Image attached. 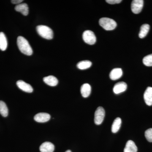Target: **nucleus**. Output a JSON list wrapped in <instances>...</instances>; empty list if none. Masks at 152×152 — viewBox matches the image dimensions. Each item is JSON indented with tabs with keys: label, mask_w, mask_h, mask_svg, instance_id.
I'll return each mask as SVG.
<instances>
[{
	"label": "nucleus",
	"mask_w": 152,
	"mask_h": 152,
	"mask_svg": "<svg viewBox=\"0 0 152 152\" xmlns=\"http://www.w3.org/2000/svg\"><path fill=\"white\" fill-rule=\"evenodd\" d=\"M17 44L19 50L23 53L29 56L32 55V49L28 41L24 37L21 36L18 37Z\"/></svg>",
	"instance_id": "nucleus-1"
},
{
	"label": "nucleus",
	"mask_w": 152,
	"mask_h": 152,
	"mask_svg": "<svg viewBox=\"0 0 152 152\" xmlns=\"http://www.w3.org/2000/svg\"><path fill=\"white\" fill-rule=\"evenodd\" d=\"M37 33L42 37L47 39H52L53 38V30L47 26L39 25L37 27Z\"/></svg>",
	"instance_id": "nucleus-2"
},
{
	"label": "nucleus",
	"mask_w": 152,
	"mask_h": 152,
	"mask_svg": "<svg viewBox=\"0 0 152 152\" xmlns=\"http://www.w3.org/2000/svg\"><path fill=\"white\" fill-rule=\"evenodd\" d=\"M99 24L104 29L111 31L115 28L117 26L116 22L113 19L109 18H102L99 20Z\"/></svg>",
	"instance_id": "nucleus-3"
},
{
	"label": "nucleus",
	"mask_w": 152,
	"mask_h": 152,
	"mask_svg": "<svg viewBox=\"0 0 152 152\" xmlns=\"http://www.w3.org/2000/svg\"><path fill=\"white\" fill-rule=\"evenodd\" d=\"M83 38L86 43L90 45H94L96 41L94 33L92 31L87 30L83 33Z\"/></svg>",
	"instance_id": "nucleus-4"
},
{
	"label": "nucleus",
	"mask_w": 152,
	"mask_h": 152,
	"mask_svg": "<svg viewBox=\"0 0 152 152\" xmlns=\"http://www.w3.org/2000/svg\"><path fill=\"white\" fill-rule=\"evenodd\" d=\"M105 113L104 110L102 107H98L94 115V123L96 125H100L102 123L105 117Z\"/></svg>",
	"instance_id": "nucleus-5"
},
{
	"label": "nucleus",
	"mask_w": 152,
	"mask_h": 152,
	"mask_svg": "<svg viewBox=\"0 0 152 152\" xmlns=\"http://www.w3.org/2000/svg\"><path fill=\"white\" fill-rule=\"evenodd\" d=\"M144 1L134 0L131 4V10L134 13L137 14L141 12L143 7Z\"/></svg>",
	"instance_id": "nucleus-6"
},
{
	"label": "nucleus",
	"mask_w": 152,
	"mask_h": 152,
	"mask_svg": "<svg viewBox=\"0 0 152 152\" xmlns=\"http://www.w3.org/2000/svg\"><path fill=\"white\" fill-rule=\"evenodd\" d=\"M17 85L19 88L26 92L31 93L33 91V88L31 86L23 81L21 80L18 81L17 82Z\"/></svg>",
	"instance_id": "nucleus-7"
},
{
	"label": "nucleus",
	"mask_w": 152,
	"mask_h": 152,
	"mask_svg": "<svg viewBox=\"0 0 152 152\" xmlns=\"http://www.w3.org/2000/svg\"><path fill=\"white\" fill-rule=\"evenodd\" d=\"M127 88V85L125 82H119L114 86L113 91L115 94H119L125 91Z\"/></svg>",
	"instance_id": "nucleus-8"
},
{
	"label": "nucleus",
	"mask_w": 152,
	"mask_h": 152,
	"mask_svg": "<svg viewBox=\"0 0 152 152\" xmlns=\"http://www.w3.org/2000/svg\"><path fill=\"white\" fill-rule=\"evenodd\" d=\"M34 119L37 122H47L50 119V115L47 113H39L35 116Z\"/></svg>",
	"instance_id": "nucleus-9"
},
{
	"label": "nucleus",
	"mask_w": 152,
	"mask_h": 152,
	"mask_svg": "<svg viewBox=\"0 0 152 152\" xmlns=\"http://www.w3.org/2000/svg\"><path fill=\"white\" fill-rule=\"evenodd\" d=\"M144 99L145 102L148 105H152V88H147L144 94Z\"/></svg>",
	"instance_id": "nucleus-10"
},
{
	"label": "nucleus",
	"mask_w": 152,
	"mask_h": 152,
	"mask_svg": "<svg viewBox=\"0 0 152 152\" xmlns=\"http://www.w3.org/2000/svg\"><path fill=\"white\" fill-rule=\"evenodd\" d=\"M39 150L41 152H53L55 146L51 142H45L41 145Z\"/></svg>",
	"instance_id": "nucleus-11"
},
{
	"label": "nucleus",
	"mask_w": 152,
	"mask_h": 152,
	"mask_svg": "<svg viewBox=\"0 0 152 152\" xmlns=\"http://www.w3.org/2000/svg\"><path fill=\"white\" fill-rule=\"evenodd\" d=\"M123 75V71L121 68H115L112 70L110 74V78L113 80L120 79Z\"/></svg>",
	"instance_id": "nucleus-12"
},
{
	"label": "nucleus",
	"mask_w": 152,
	"mask_h": 152,
	"mask_svg": "<svg viewBox=\"0 0 152 152\" xmlns=\"http://www.w3.org/2000/svg\"><path fill=\"white\" fill-rule=\"evenodd\" d=\"M15 10L18 12L21 13L23 15H28L29 13V8L28 5L26 3L20 4L15 7Z\"/></svg>",
	"instance_id": "nucleus-13"
},
{
	"label": "nucleus",
	"mask_w": 152,
	"mask_h": 152,
	"mask_svg": "<svg viewBox=\"0 0 152 152\" xmlns=\"http://www.w3.org/2000/svg\"><path fill=\"white\" fill-rule=\"evenodd\" d=\"M43 81L47 85L53 87L56 86L58 83V79L54 76L52 75L45 77L44 78Z\"/></svg>",
	"instance_id": "nucleus-14"
},
{
	"label": "nucleus",
	"mask_w": 152,
	"mask_h": 152,
	"mask_svg": "<svg viewBox=\"0 0 152 152\" xmlns=\"http://www.w3.org/2000/svg\"><path fill=\"white\" fill-rule=\"evenodd\" d=\"M81 93L83 97H88L91 94V88L89 84L85 83L81 87Z\"/></svg>",
	"instance_id": "nucleus-15"
},
{
	"label": "nucleus",
	"mask_w": 152,
	"mask_h": 152,
	"mask_svg": "<svg viewBox=\"0 0 152 152\" xmlns=\"http://www.w3.org/2000/svg\"><path fill=\"white\" fill-rule=\"evenodd\" d=\"M137 148L133 141L129 140L126 144L124 152H137Z\"/></svg>",
	"instance_id": "nucleus-16"
},
{
	"label": "nucleus",
	"mask_w": 152,
	"mask_h": 152,
	"mask_svg": "<svg viewBox=\"0 0 152 152\" xmlns=\"http://www.w3.org/2000/svg\"><path fill=\"white\" fill-rule=\"evenodd\" d=\"M7 41L4 33L0 32V50L5 51L7 48Z\"/></svg>",
	"instance_id": "nucleus-17"
},
{
	"label": "nucleus",
	"mask_w": 152,
	"mask_h": 152,
	"mask_svg": "<svg viewBox=\"0 0 152 152\" xmlns=\"http://www.w3.org/2000/svg\"><path fill=\"white\" fill-rule=\"evenodd\" d=\"M122 121L121 118H117L114 120L112 126V132L113 133H117L119 130L121 125Z\"/></svg>",
	"instance_id": "nucleus-18"
},
{
	"label": "nucleus",
	"mask_w": 152,
	"mask_h": 152,
	"mask_svg": "<svg viewBox=\"0 0 152 152\" xmlns=\"http://www.w3.org/2000/svg\"><path fill=\"white\" fill-rule=\"evenodd\" d=\"M150 26L147 24L142 25L140 28V33H139V37L141 39L145 38L147 36L150 30Z\"/></svg>",
	"instance_id": "nucleus-19"
},
{
	"label": "nucleus",
	"mask_w": 152,
	"mask_h": 152,
	"mask_svg": "<svg viewBox=\"0 0 152 152\" xmlns=\"http://www.w3.org/2000/svg\"><path fill=\"white\" fill-rule=\"evenodd\" d=\"M92 66V62L89 61H82L78 63L77 67L79 69L81 70L86 69L91 67Z\"/></svg>",
	"instance_id": "nucleus-20"
},
{
	"label": "nucleus",
	"mask_w": 152,
	"mask_h": 152,
	"mask_svg": "<svg viewBox=\"0 0 152 152\" xmlns=\"http://www.w3.org/2000/svg\"><path fill=\"white\" fill-rule=\"evenodd\" d=\"M8 109L6 104L2 101H0V114L2 116L6 117L8 115Z\"/></svg>",
	"instance_id": "nucleus-21"
},
{
	"label": "nucleus",
	"mask_w": 152,
	"mask_h": 152,
	"mask_svg": "<svg viewBox=\"0 0 152 152\" xmlns=\"http://www.w3.org/2000/svg\"><path fill=\"white\" fill-rule=\"evenodd\" d=\"M143 63L147 66H152V54L148 55L144 57L143 59Z\"/></svg>",
	"instance_id": "nucleus-22"
},
{
	"label": "nucleus",
	"mask_w": 152,
	"mask_h": 152,
	"mask_svg": "<svg viewBox=\"0 0 152 152\" xmlns=\"http://www.w3.org/2000/svg\"><path fill=\"white\" fill-rule=\"evenodd\" d=\"M145 137L148 141L152 142V128L148 129L145 131Z\"/></svg>",
	"instance_id": "nucleus-23"
},
{
	"label": "nucleus",
	"mask_w": 152,
	"mask_h": 152,
	"mask_svg": "<svg viewBox=\"0 0 152 152\" xmlns=\"http://www.w3.org/2000/svg\"><path fill=\"white\" fill-rule=\"evenodd\" d=\"M106 1L110 4H119L122 1L121 0H106Z\"/></svg>",
	"instance_id": "nucleus-24"
},
{
	"label": "nucleus",
	"mask_w": 152,
	"mask_h": 152,
	"mask_svg": "<svg viewBox=\"0 0 152 152\" xmlns=\"http://www.w3.org/2000/svg\"><path fill=\"white\" fill-rule=\"evenodd\" d=\"M23 0H12L11 1V2L12 4H20V3L23 2Z\"/></svg>",
	"instance_id": "nucleus-25"
},
{
	"label": "nucleus",
	"mask_w": 152,
	"mask_h": 152,
	"mask_svg": "<svg viewBox=\"0 0 152 152\" xmlns=\"http://www.w3.org/2000/svg\"><path fill=\"white\" fill-rule=\"evenodd\" d=\"M65 152H72L70 150H67V151H66Z\"/></svg>",
	"instance_id": "nucleus-26"
}]
</instances>
